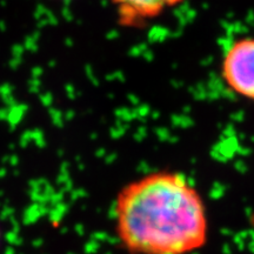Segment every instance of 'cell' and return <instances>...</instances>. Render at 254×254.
Wrapping results in <instances>:
<instances>
[{"instance_id":"3957f363","label":"cell","mask_w":254,"mask_h":254,"mask_svg":"<svg viewBox=\"0 0 254 254\" xmlns=\"http://www.w3.org/2000/svg\"><path fill=\"white\" fill-rule=\"evenodd\" d=\"M186 0H110L122 27L141 28Z\"/></svg>"},{"instance_id":"5b68a950","label":"cell","mask_w":254,"mask_h":254,"mask_svg":"<svg viewBox=\"0 0 254 254\" xmlns=\"http://www.w3.org/2000/svg\"><path fill=\"white\" fill-rule=\"evenodd\" d=\"M62 1H64V0H62Z\"/></svg>"},{"instance_id":"277c9868","label":"cell","mask_w":254,"mask_h":254,"mask_svg":"<svg viewBox=\"0 0 254 254\" xmlns=\"http://www.w3.org/2000/svg\"><path fill=\"white\" fill-rule=\"evenodd\" d=\"M1 244H2V228H1V225H0V247H1Z\"/></svg>"},{"instance_id":"6da1fadb","label":"cell","mask_w":254,"mask_h":254,"mask_svg":"<svg viewBox=\"0 0 254 254\" xmlns=\"http://www.w3.org/2000/svg\"><path fill=\"white\" fill-rule=\"evenodd\" d=\"M114 233L129 254H190L206 245L208 217L185 174L158 170L135 178L117 193Z\"/></svg>"},{"instance_id":"7a4b0ae2","label":"cell","mask_w":254,"mask_h":254,"mask_svg":"<svg viewBox=\"0 0 254 254\" xmlns=\"http://www.w3.org/2000/svg\"><path fill=\"white\" fill-rule=\"evenodd\" d=\"M220 78L232 94L254 103V36L228 44L220 60Z\"/></svg>"}]
</instances>
